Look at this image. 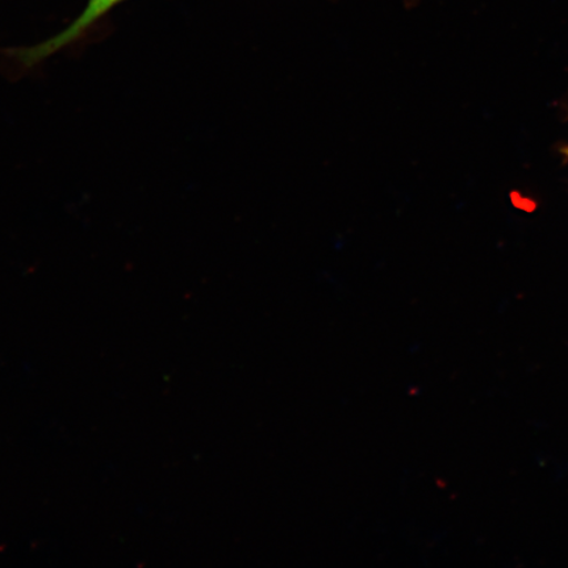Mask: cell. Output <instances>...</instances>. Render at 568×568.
Masks as SVG:
<instances>
[{
	"mask_svg": "<svg viewBox=\"0 0 568 568\" xmlns=\"http://www.w3.org/2000/svg\"><path fill=\"white\" fill-rule=\"evenodd\" d=\"M123 2H126V0H89L81 16L73 23H70L65 30L33 47L12 49L10 57L20 68L24 70L34 69L48 60L49 57L73 45L74 42L88 33L91 27H94L106 13Z\"/></svg>",
	"mask_w": 568,
	"mask_h": 568,
	"instance_id": "obj_1",
	"label": "cell"
},
{
	"mask_svg": "<svg viewBox=\"0 0 568 568\" xmlns=\"http://www.w3.org/2000/svg\"><path fill=\"white\" fill-rule=\"evenodd\" d=\"M566 153H567V155H568V146H567V149H566Z\"/></svg>",
	"mask_w": 568,
	"mask_h": 568,
	"instance_id": "obj_2",
	"label": "cell"
}]
</instances>
